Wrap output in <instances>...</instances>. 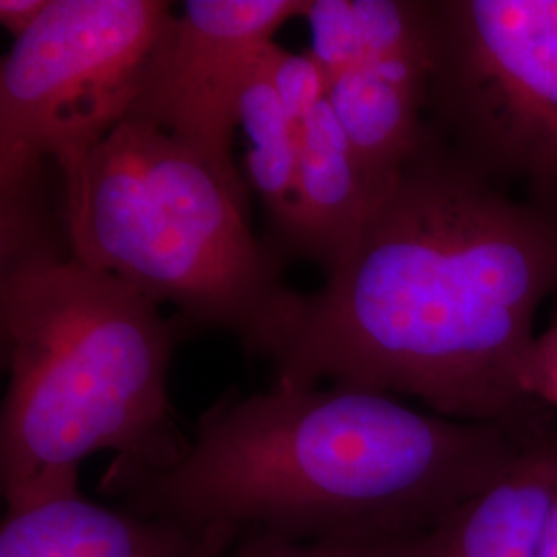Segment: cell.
I'll list each match as a JSON object with an SVG mask.
<instances>
[{
  "mask_svg": "<svg viewBox=\"0 0 557 557\" xmlns=\"http://www.w3.org/2000/svg\"><path fill=\"white\" fill-rule=\"evenodd\" d=\"M174 15L163 0H50L0 64V236L59 220L50 172L106 139Z\"/></svg>",
  "mask_w": 557,
  "mask_h": 557,
  "instance_id": "5",
  "label": "cell"
},
{
  "mask_svg": "<svg viewBox=\"0 0 557 557\" xmlns=\"http://www.w3.org/2000/svg\"><path fill=\"white\" fill-rule=\"evenodd\" d=\"M69 252L178 310L184 331L230 333L269 361L296 326L304 294L277 248L250 230L248 199L188 145L124 119L57 168Z\"/></svg>",
  "mask_w": 557,
  "mask_h": 557,
  "instance_id": "4",
  "label": "cell"
},
{
  "mask_svg": "<svg viewBox=\"0 0 557 557\" xmlns=\"http://www.w3.org/2000/svg\"><path fill=\"white\" fill-rule=\"evenodd\" d=\"M271 46L262 52L244 83L238 101V126L248 137V178L264 205L278 246L287 250L298 209V131L271 79Z\"/></svg>",
  "mask_w": 557,
  "mask_h": 557,
  "instance_id": "12",
  "label": "cell"
},
{
  "mask_svg": "<svg viewBox=\"0 0 557 557\" xmlns=\"http://www.w3.org/2000/svg\"><path fill=\"white\" fill-rule=\"evenodd\" d=\"M308 0H190L174 13L140 77L126 119L147 122L209 161L248 199L232 160L244 83Z\"/></svg>",
  "mask_w": 557,
  "mask_h": 557,
  "instance_id": "7",
  "label": "cell"
},
{
  "mask_svg": "<svg viewBox=\"0 0 557 557\" xmlns=\"http://www.w3.org/2000/svg\"><path fill=\"white\" fill-rule=\"evenodd\" d=\"M432 57L368 60L329 83V101L380 197L428 135Z\"/></svg>",
  "mask_w": 557,
  "mask_h": 557,
  "instance_id": "8",
  "label": "cell"
},
{
  "mask_svg": "<svg viewBox=\"0 0 557 557\" xmlns=\"http://www.w3.org/2000/svg\"><path fill=\"white\" fill-rule=\"evenodd\" d=\"M48 4H50V0H2L0 2V23L17 40L40 21Z\"/></svg>",
  "mask_w": 557,
  "mask_h": 557,
  "instance_id": "17",
  "label": "cell"
},
{
  "mask_svg": "<svg viewBox=\"0 0 557 557\" xmlns=\"http://www.w3.org/2000/svg\"><path fill=\"white\" fill-rule=\"evenodd\" d=\"M556 430L421 411L349 386L221 398L186 453L147 473H103L101 494L139 517L299 543L391 547L430 535Z\"/></svg>",
  "mask_w": 557,
  "mask_h": 557,
  "instance_id": "2",
  "label": "cell"
},
{
  "mask_svg": "<svg viewBox=\"0 0 557 557\" xmlns=\"http://www.w3.org/2000/svg\"><path fill=\"white\" fill-rule=\"evenodd\" d=\"M310 25V54L329 83L366 60L358 0H308L304 13Z\"/></svg>",
  "mask_w": 557,
  "mask_h": 557,
  "instance_id": "13",
  "label": "cell"
},
{
  "mask_svg": "<svg viewBox=\"0 0 557 557\" xmlns=\"http://www.w3.org/2000/svg\"><path fill=\"white\" fill-rule=\"evenodd\" d=\"M405 545L363 547L335 543H299L262 533H242L230 557H403Z\"/></svg>",
  "mask_w": 557,
  "mask_h": 557,
  "instance_id": "15",
  "label": "cell"
},
{
  "mask_svg": "<svg viewBox=\"0 0 557 557\" xmlns=\"http://www.w3.org/2000/svg\"><path fill=\"white\" fill-rule=\"evenodd\" d=\"M178 337L156 301L71 252L0 264L7 510L81 494V462L103 450L120 475L182 458L190 438L168 395Z\"/></svg>",
  "mask_w": 557,
  "mask_h": 557,
  "instance_id": "3",
  "label": "cell"
},
{
  "mask_svg": "<svg viewBox=\"0 0 557 557\" xmlns=\"http://www.w3.org/2000/svg\"><path fill=\"white\" fill-rule=\"evenodd\" d=\"M269 71L278 100L296 128L329 98V79L310 52H287L275 41L269 50Z\"/></svg>",
  "mask_w": 557,
  "mask_h": 557,
  "instance_id": "14",
  "label": "cell"
},
{
  "mask_svg": "<svg viewBox=\"0 0 557 557\" xmlns=\"http://www.w3.org/2000/svg\"><path fill=\"white\" fill-rule=\"evenodd\" d=\"M557 496V432L436 531L407 543L403 557H539Z\"/></svg>",
  "mask_w": 557,
  "mask_h": 557,
  "instance_id": "11",
  "label": "cell"
},
{
  "mask_svg": "<svg viewBox=\"0 0 557 557\" xmlns=\"http://www.w3.org/2000/svg\"><path fill=\"white\" fill-rule=\"evenodd\" d=\"M296 131L298 209L287 250L319 262L329 275L354 248L382 197L366 176L329 98Z\"/></svg>",
  "mask_w": 557,
  "mask_h": 557,
  "instance_id": "9",
  "label": "cell"
},
{
  "mask_svg": "<svg viewBox=\"0 0 557 557\" xmlns=\"http://www.w3.org/2000/svg\"><path fill=\"white\" fill-rule=\"evenodd\" d=\"M428 124L499 188L557 209V0H430Z\"/></svg>",
  "mask_w": 557,
  "mask_h": 557,
  "instance_id": "6",
  "label": "cell"
},
{
  "mask_svg": "<svg viewBox=\"0 0 557 557\" xmlns=\"http://www.w3.org/2000/svg\"><path fill=\"white\" fill-rule=\"evenodd\" d=\"M209 535L75 494L7 510L0 557H197Z\"/></svg>",
  "mask_w": 557,
  "mask_h": 557,
  "instance_id": "10",
  "label": "cell"
},
{
  "mask_svg": "<svg viewBox=\"0 0 557 557\" xmlns=\"http://www.w3.org/2000/svg\"><path fill=\"white\" fill-rule=\"evenodd\" d=\"M520 384L527 397L557 413V322L535 338L524 359Z\"/></svg>",
  "mask_w": 557,
  "mask_h": 557,
  "instance_id": "16",
  "label": "cell"
},
{
  "mask_svg": "<svg viewBox=\"0 0 557 557\" xmlns=\"http://www.w3.org/2000/svg\"><path fill=\"white\" fill-rule=\"evenodd\" d=\"M238 537V533L232 529H211V535L197 557H230Z\"/></svg>",
  "mask_w": 557,
  "mask_h": 557,
  "instance_id": "18",
  "label": "cell"
},
{
  "mask_svg": "<svg viewBox=\"0 0 557 557\" xmlns=\"http://www.w3.org/2000/svg\"><path fill=\"white\" fill-rule=\"evenodd\" d=\"M539 557H557V496L547 512L541 543H539Z\"/></svg>",
  "mask_w": 557,
  "mask_h": 557,
  "instance_id": "19",
  "label": "cell"
},
{
  "mask_svg": "<svg viewBox=\"0 0 557 557\" xmlns=\"http://www.w3.org/2000/svg\"><path fill=\"white\" fill-rule=\"evenodd\" d=\"M557 296V209L483 178L428 135L271 359L273 384L416 398L444 418L529 423L520 374Z\"/></svg>",
  "mask_w": 557,
  "mask_h": 557,
  "instance_id": "1",
  "label": "cell"
}]
</instances>
